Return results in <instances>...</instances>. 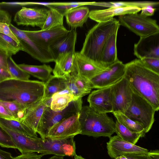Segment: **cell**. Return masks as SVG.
Wrapping results in <instances>:
<instances>
[{
    "mask_svg": "<svg viewBox=\"0 0 159 159\" xmlns=\"http://www.w3.org/2000/svg\"><path fill=\"white\" fill-rule=\"evenodd\" d=\"M126 78L133 92L159 109V74L146 68L139 59L125 64Z\"/></svg>",
    "mask_w": 159,
    "mask_h": 159,
    "instance_id": "6da1fadb",
    "label": "cell"
},
{
    "mask_svg": "<svg viewBox=\"0 0 159 159\" xmlns=\"http://www.w3.org/2000/svg\"><path fill=\"white\" fill-rule=\"evenodd\" d=\"M44 83L10 79L0 83V101L16 102L26 108L43 99Z\"/></svg>",
    "mask_w": 159,
    "mask_h": 159,
    "instance_id": "7a4b0ae2",
    "label": "cell"
},
{
    "mask_svg": "<svg viewBox=\"0 0 159 159\" xmlns=\"http://www.w3.org/2000/svg\"><path fill=\"white\" fill-rule=\"evenodd\" d=\"M120 25L118 20L114 18L107 21L98 23L86 34L80 52L102 67L100 60L103 48L110 36L118 30Z\"/></svg>",
    "mask_w": 159,
    "mask_h": 159,
    "instance_id": "3957f363",
    "label": "cell"
},
{
    "mask_svg": "<svg viewBox=\"0 0 159 159\" xmlns=\"http://www.w3.org/2000/svg\"><path fill=\"white\" fill-rule=\"evenodd\" d=\"M79 121L82 135L109 138L115 132V122L112 118L107 114L96 112L89 106L82 107Z\"/></svg>",
    "mask_w": 159,
    "mask_h": 159,
    "instance_id": "277c9868",
    "label": "cell"
},
{
    "mask_svg": "<svg viewBox=\"0 0 159 159\" xmlns=\"http://www.w3.org/2000/svg\"><path fill=\"white\" fill-rule=\"evenodd\" d=\"M82 98L72 101L67 107L62 111H54L52 110L50 106L45 110L38 125L37 133L41 138H46L51 129L57 124L62 120L79 113L82 107Z\"/></svg>",
    "mask_w": 159,
    "mask_h": 159,
    "instance_id": "5b68a950",
    "label": "cell"
},
{
    "mask_svg": "<svg viewBox=\"0 0 159 159\" xmlns=\"http://www.w3.org/2000/svg\"><path fill=\"white\" fill-rule=\"evenodd\" d=\"M155 112L149 102L133 92L130 103L124 114L132 120L141 125L146 134L151 129L154 123Z\"/></svg>",
    "mask_w": 159,
    "mask_h": 159,
    "instance_id": "8992f818",
    "label": "cell"
},
{
    "mask_svg": "<svg viewBox=\"0 0 159 159\" xmlns=\"http://www.w3.org/2000/svg\"><path fill=\"white\" fill-rule=\"evenodd\" d=\"M120 25L128 28L140 37L159 32L157 21L138 13L119 16Z\"/></svg>",
    "mask_w": 159,
    "mask_h": 159,
    "instance_id": "52a82bcc",
    "label": "cell"
},
{
    "mask_svg": "<svg viewBox=\"0 0 159 159\" xmlns=\"http://www.w3.org/2000/svg\"><path fill=\"white\" fill-rule=\"evenodd\" d=\"M10 28L19 41L22 51L41 62H54L55 59L50 50L41 47L31 40L23 30L19 29L11 23Z\"/></svg>",
    "mask_w": 159,
    "mask_h": 159,
    "instance_id": "ba28073f",
    "label": "cell"
},
{
    "mask_svg": "<svg viewBox=\"0 0 159 159\" xmlns=\"http://www.w3.org/2000/svg\"><path fill=\"white\" fill-rule=\"evenodd\" d=\"M125 71V64L118 60L89 80L92 89L112 86L124 76Z\"/></svg>",
    "mask_w": 159,
    "mask_h": 159,
    "instance_id": "9c48e42d",
    "label": "cell"
},
{
    "mask_svg": "<svg viewBox=\"0 0 159 159\" xmlns=\"http://www.w3.org/2000/svg\"><path fill=\"white\" fill-rule=\"evenodd\" d=\"M133 93V91L125 76L111 86L112 112L117 111L124 113L129 106Z\"/></svg>",
    "mask_w": 159,
    "mask_h": 159,
    "instance_id": "30bf717a",
    "label": "cell"
},
{
    "mask_svg": "<svg viewBox=\"0 0 159 159\" xmlns=\"http://www.w3.org/2000/svg\"><path fill=\"white\" fill-rule=\"evenodd\" d=\"M23 31L31 40L38 45L50 50V47L66 35L69 30L66 29L63 25L46 30Z\"/></svg>",
    "mask_w": 159,
    "mask_h": 159,
    "instance_id": "8fae6325",
    "label": "cell"
},
{
    "mask_svg": "<svg viewBox=\"0 0 159 159\" xmlns=\"http://www.w3.org/2000/svg\"><path fill=\"white\" fill-rule=\"evenodd\" d=\"M79 113L63 119L56 124L50 129L46 137L61 139L81 134Z\"/></svg>",
    "mask_w": 159,
    "mask_h": 159,
    "instance_id": "7c38bea8",
    "label": "cell"
},
{
    "mask_svg": "<svg viewBox=\"0 0 159 159\" xmlns=\"http://www.w3.org/2000/svg\"><path fill=\"white\" fill-rule=\"evenodd\" d=\"M109 139L107 143V152L113 159L121 156L146 154L149 151L147 149L123 140L117 135L111 136Z\"/></svg>",
    "mask_w": 159,
    "mask_h": 159,
    "instance_id": "4fadbf2b",
    "label": "cell"
},
{
    "mask_svg": "<svg viewBox=\"0 0 159 159\" xmlns=\"http://www.w3.org/2000/svg\"><path fill=\"white\" fill-rule=\"evenodd\" d=\"M48 13L46 8H30L23 7L15 14L14 21L18 25L35 26L41 29Z\"/></svg>",
    "mask_w": 159,
    "mask_h": 159,
    "instance_id": "5bb4252c",
    "label": "cell"
},
{
    "mask_svg": "<svg viewBox=\"0 0 159 159\" xmlns=\"http://www.w3.org/2000/svg\"><path fill=\"white\" fill-rule=\"evenodd\" d=\"M134 54L139 59L159 58V32L140 37L134 46Z\"/></svg>",
    "mask_w": 159,
    "mask_h": 159,
    "instance_id": "9a60e30c",
    "label": "cell"
},
{
    "mask_svg": "<svg viewBox=\"0 0 159 159\" xmlns=\"http://www.w3.org/2000/svg\"><path fill=\"white\" fill-rule=\"evenodd\" d=\"M89 106L96 112L107 114L113 112L111 86L92 91L87 98Z\"/></svg>",
    "mask_w": 159,
    "mask_h": 159,
    "instance_id": "2e32d148",
    "label": "cell"
},
{
    "mask_svg": "<svg viewBox=\"0 0 159 159\" xmlns=\"http://www.w3.org/2000/svg\"><path fill=\"white\" fill-rule=\"evenodd\" d=\"M1 126L11 136L16 149L21 154L34 152L43 153L41 145V138L30 137Z\"/></svg>",
    "mask_w": 159,
    "mask_h": 159,
    "instance_id": "e0dca14e",
    "label": "cell"
},
{
    "mask_svg": "<svg viewBox=\"0 0 159 159\" xmlns=\"http://www.w3.org/2000/svg\"><path fill=\"white\" fill-rule=\"evenodd\" d=\"M106 69L87 58L80 52H75L73 70L72 72L89 80Z\"/></svg>",
    "mask_w": 159,
    "mask_h": 159,
    "instance_id": "ac0fdd59",
    "label": "cell"
},
{
    "mask_svg": "<svg viewBox=\"0 0 159 159\" xmlns=\"http://www.w3.org/2000/svg\"><path fill=\"white\" fill-rule=\"evenodd\" d=\"M141 8L132 7H109L103 10H92L90 11L89 17L98 23L105 22L113 19L115 16L137 13Z\"/></svg>",
    "mask_w": 159,
    "mask_h": 159,
    "instance_id": "d6986e66",
    "label": "cell"
},
{
    "mask_svg": "<svg viewBox=\"0 0 159 159\" xmlns=\"http://www.w3.org/2000/svg\"><path fill=\"white\" fill-rule=\"evenodd\" d=\"M51 99H43L26 108L21 122L37 133V129L41 118L45 109L50 106Z\"/></svg>",
    "mask_w": 159,
    "mask_h": 159,
    "instance_id": "ffe728a7",
    "label": "cell"
},
{
    "mask_svg": "<svg viewBox=\"0 0 159 159\" xmlns=\"http://www.w3.org/2000/svg\"><path fill=\"white\" fill-rule=\"evenodd\" d=\"M77 37V33L76 30L71 29L66 35L50 47V51L55 60L60 54L75 52Z\"/></svg>",
    "mask_w": 159,
    "mask_h": 159,
    "instance_id": "44dd1931",
    "label": "cell"
},
{
    "mask_svg": "<svg viewBox=\"0 0 159 159\" xmlns=\"http://www.w3.org/2000/svg\"><path fill=\"white\" fill-rule=\"evenodd\" d=\"M118 31V30H116L110 36L103 48L100 65L104 68L106 69L119 60L116 47Z\"/></svg>",
    "mask_w": 159,
    "mask_h": 159,
    "instance_id": "7402d4cb",
    "label": "cell"
},
{
    "mask_svg": "<svg viewBox=\"0 0 159 159\" xmlns=\"http://www.w3.org/2000/svg\"><path fill=\"white\" fill-rule=\"evenodd\" d=\"M89 10L84 6H80L66 12L64 14L66 23L71 29L81 27L89 17Z\"/></svg>",
    "mask_w": 159,
    "mask_h": 159,
    "instance_id": "603a6c76",
    "label": "cell"
},
{
    "mask_svg": "<svg viewBox=\"0 0 159 159\" xmlns=\"http://www.w3.org/2000/svg\"><path fill=\"white\" fill-rule=\"evenodd\" d=\"M75 52L61 54L57 57L54 61L55 65L52 71L54 75L64 77L72 72Z\"/></svg>",
    "mask_w": 159,
    "mask_h": 159,
    "instance_id": "cb8c5ba5",
    "label": "cell"
},
{
    "mask_svg": "<svg viewBox=\"0 0 159 159\" xmlns=\"http://www.w3.org/2000/svg\"><path fill=\"white\" fill-rule=\"evenodd\" d=\"M66 138L53 139L46 137L41 139V145L43 156L48 154H53L64 157L65 143Z\"/></svg>",
    "mask_w": 159,
    "mask_h": 159,
    "instance_id": "d4e9b609",
    "label": "cell"
},
{
    "mask_svg": "<svg viewBox=\"0 0 159 159\" xmlns=\"http://www.w3.org/2000/svg\"><path fill=\"white\" fill-rule=\"evenodd\" d=\"M44 86L43 99H51L54 95L66 90V79L65 77H57L52 75L48 80L44 83Z\"/></svg>",
    "mask_w": 159,
    "mask_h": 159,
    "instance_id": "484cf974",
    "label": "cell"
},
{
    "mask_svg": "<svg viewBox=\"0 0 159 159\" xmlns=\"http://www.w3.org/2000/svg\"><path fill=\"white\" fill-rule=\"evenodd\" d=\"M23 70L30 75L37 78L45 83L52 75V69L49 65H32L22 64L18 65Z\"/></svg>",
    "mask_w": 159,
    "mask_h": 159,
    "instance_id": "4316f807",
    "label": "cell"
},
{
    "mask_svg": "<svg viewBox=\"0 0 159 159\" xmlns=\"http://www.w3.org/2000/svg\"><path fill=\"white\" fill-rule=\"evenodd\" d=\"M158 2L143 1H119L111 2H93L91 5L102 6L108 8L119 7H132L142 8L148 6L152 7L158 6Z\"/></svg>",
    "mask_w": 159,
    "mask_h": 159,
    "instance_id": "83f0119b",
    "label": "cell"
},
{
    "mask_svg": "<svg viewBox=\"0 0 159 159\" xmlns=\"http://www.w3.org/2000/svg\"><path fill=\"white\" fill-rule=\"evenodd\" d=\"M0 125L11 130L30 137H37L36 133L20 121L0 117Z\"/></svg>",
    "mask_w": 159,
    "mask_h": 159,
    "instance_id": "f1b7e54d",
    "label": "cell"
},
{
    "mask_svg": "<svg viewBox=\"0 0 159 159\" xmlns=\"http://www.w3.org/2000/svg\"><path fill=\"white\" fill-rule=\"evenodd\" d=\"M117 135L123 140L135 144L140 138L144 137V132H132L120 124L116 120L115 122V132Z\"/></svg>",
    "mask_w": 159,
    "mask_h": 159,
    "instance_id": "f546056e",
    "label": "cell"
},
{
    "mask_svg": "<svg viewBox=\"0 0 159 159\" xmlns=\"http://www.w3.org/2000/svg\"><path fill=\"white\" fill-rule=\"evenodd\" d=\"M48 7V16L41 30H48L63 26L64 15L54 7Z\"/></svg>",
    "mask_w": 159,
    "mask_h": 159,
    "instance_id": "4dcf8cb0",
    "label": "cell"
},
{
    "mask_svg": "<svg viewBox=\"0 0 159 159\" xmlns=\"http://www.w3.org/2000/svg\"><path fill=\"white\" fill-rule=\"evenodd\" d=\"M73 101L74 100L73 96L67 92L61 94L58 93L52 96L50 107L54 111H62Z\"/></svg>",
    "mask_w": 159,
    "mask_h": 159,
    "instance_id": "1f68e13d",
    "label": "cell"
},
{
    "mask_svg": "<svg viewBox=\"0 0 159 159\" xmlns=\"http://www.w3.org/2000/svg\"><path fill=\"white\" fill-rule=\"evenodd\" d=\"M112 113L118 122L130 130L135 132H145L144 129L141 125L132 120L124 113L117 111Z\"/></svg>",
    "mask_w": 159,
    "mask_h": 159,
    "instance_id": "d6a6232c",
    "label": "cell"
},
{
    "mask_svg": "<svg viewBox=\"0 0 159 159\" xmlns=\"http://www.w3.org/2000/svg\"><path fill=\"white\" fill-rule=\"evenodd\" d=\"M0 47L12 56L20 51H22L19 43L11 37L0 33Z\"/></svg>",
    "mask_w": 159,
    "mask_h": 159,
    "instance_id": "836d02e7",
    "label": "cell"
},
{
    "mask_svg": "<svg viewBox=\"0 0 159 159\" xmlns=\"http://www.w3.org/2000/svg\"><path fill=\"white\" fill-rule=\"evenodd\" d=\"M0 103L5 106L13 116L15 120L22 122L24 117L26 108L16 102L0 101Z\"/></svg>",
    "mask_w": 159,
    "mask_h": 159,
    "instance_id": "e575fe53",
    "label": "cell"
},
{
    "mask_svg": "<svg viewBox=\"0 0 159 159\" xmlns=\"http://www.w3.org/2000/svg\"><path fill=\"white\" fill-rule=\"evenodd\" d=\"M8 71L12 79L20 80H28L30 75L22 70L14 61L11 56H10L7 59Z\"/></svg>",
    "mask_w": 159,
    "mask_h": 159,
    "instance_id": "d590c367",
    "label": "cell"
},
{
    "mask_svg": "<svg viewBox=\"0 0 159 159\" xmlns=\"http://www.w3.org/2000/svg\"><path fill=\"white\" fill-rule=\"evenodd\" d=\"M65 77L66 81V90L68 93L73 96L74 101L82 98V97L87 95L77 86L72 74H70Z\"/></svg>",
    "mask_w": 159,
    "mask_h": 159,
    "instance_id": "8d00e7d4",
    "label": "cell"
},
{
    "mask_svg": "<svg viewBox=\"0 0 159 159\" xmlns=\"http://www.w3.org/2000/svg\"><path fill=\"white\" fill-rule=\"evenodd\" d=\"M92 2H56L52 7L63 15L66 11L77 7L86 5H91Z\"/></svg>",
    "mask_w": 159,
    "mask_h": 159,
    "instance_id": "74e56055",
    "label": "cell"
},
{
    "mask_svg": "<svg viewBox=\"0 0 159 159\" xmlns=\"http://www.w3.org/2000/svg\"><path fill=\"white\" fill-rule=\"evenodd\" d=\"M70 74L73 76L75 83L80 89L87 95L90 93L92 88L89 80L75 73Z\"/></svg>",
    "mask_w": 159,
    "mask_h": 159,
    "instance_id": "f35d334b",
    "label": "cell"
},
{
    "mask_svg": "<svg viewBox=\"0 0 159 159\" xmlns=\"http://www.w3.org/2000/svg\"><path fill=\"white\" fill-rule=\"evenodd\" d=\"M0 146L2 147L16 149L12 139L0 125Z\"/></svg>",
    "mask_w": 159,
    "mask_h": 159,
    "instance_id": "ab89813d",
    "label": "cell"
},
{
    "mask_svg": "<svg viewBox=\"0 0 159 159\" xmlns=\"http://www.w3.org/2000/svg\"><path fill=\"white\" fill-rule=\"evenodd\" d=\"M140 60L146 68L152 71L159 74V58H148Z\"/></svg>",
    "mask_w": 159,
    "mask_h": 159,
    "instance_id": "60d3db41",
    "label": "cell"
},
{
    "mask_svg": "<svg viewBox=\"0 0 159 159\" xmlns=\"http://www.w3.org/2000/svg\"><path fill=\"white\" fill-rule=\"evenodd\" d=\"M10 24L4 22H0V33L11 37L19 43L18 40L10 28Z\"/></svg>",
    "mask_w": 159,
    "mask_h": 159,
    "instance_id": "b9f144b4",
    "label": "cell"
},
{
    "mask_svg": "<svg viewBox=\"0 0 159 159\" xmlns=\"http://www.w3.org/2000/svg\"><path fill=\"white\" fill-rule=\"evenodd\" d=\"M10 56L6 50L0 47V67L8 71L7 59Z\"/></svg>",
    "mask_w": 159,
    "mask_h": 159,
    "instance_id": "7bdbcfd3",
    "label": "cell"
},
{
    "mask_svg": "<svg viewBox=\"0 0 159 159\" xmlns=\"http://www.w3.org/2000/svg\"><path fill=\"white\" fill-rule=\"evenodd\" d=\"M43 156L42 154H38L35 152L27 153L13 157L12 159H41Z\"/></svg>",
    "mask_w": 159,
    "mask_h": 159,
    "instance_id": "ee69618b",
    "label": "cell"
},
{
    "mask_svg": "<svg viewBox=\"0 0 159 159\" xmlns=\"http://www.w3.org/2000/svg\"><path fill=\"white\" fill-rule=\"evenodd\" d=\"M0 117L11 120H15L12 114L3 105L0 103Z\"/></svg>",
    "mask_w": 159,
    "mask_h": 159,
    "instance_id": "f6af8a7d",
    "label": "cell"
},
{
    "mask_svg": "<svg viewBox=\"0 0 159 159\" xmlns=\"http://www.w3.org/2000/svg\"><path fill=\"white\" fill-rule=\"evenodd\" d=\"M156 9L150 6H146L141 8V12L140 14L145 16H152Z\"/></svg>",
    "mask_w": 159,
    "mask_h": 159,
    "instance_id": "bcb514c9",
    "label": "cell"
},
{
    "mask_svg": "<svg viewBox=\"0 0 159 159\" xmlns=\"http://www.w3.org/2000/svg\"><path fill=\"white\" fill-rule=\"evenodd\" d=\"M11 78V76L8 71L0 67V83Z\"/></svg>",
    "mask_w": 159,
    "mask_h": 159,
    "instance_id": "7dc6e473",
    "label": "cell"
},
{
    "mask_svg": "<svg viewBox=\"0 0 159 159\" xmlns=\"http://www.w3.org/2000/svg\"><path fill=\"white\" fill-rule=\"evenodd\" d=\"M148 159H159V151L158 150H152L147 153Z\"/></svg>",
    "mask_w": 159,
    "mask_h": 159,
    "instance_id": "c3c4849f",
    "label": "cell"
},
{
    "mask_svg": "<svg viewBox=\"0 0 159 159\" xmlns=\"http://www.w3.org/2000/svg\"><path fill=\"white\" fill-rule=\"evenodd\" d=\"M127 159H148L146 154H131L125 156Z\"/></svg>",
    "mask_w": 159,
    "mask_h": 159,
    "instance_id": "681fc988",
    "label": "cell"
},
{
    "mask_svg": "<svg viewBox=\"0 0 159 159\" xmlns=\"http://www.w3.org/2000/svg\"><path fill=\"white\" fill-rule=\"evenodd\" d=\"M13 157L11 153L0 148V159H12Z\"/></svg>",
    "mask_w": 159,
    "mask_h": 159,
    "instance_id": "f907efd6",
    "label": "cell"
},
{
    "mask_svg": "<svg viewBox=\"0 0 159 159\" xmlns=\"http://www.w3.org/2000/svg\"><path fill=\"white\" fill-rule=\"evenodd\" d=\"M48 159H64L63 157L62 156H57L56 155Z\"/></svg>",
    "mask_w": 159,
    "mask_h": 159,
    "instance_id": "816d5d0a",
    "label": "cell"
},
{
    "mask_svg": "<svg viewBox=\"0 0 159 159\" xmlns=\"http://www.w3.org/2000/svg\"><path fill=\"white\" fill-rule=\"evenodd\" d=\"M74 159H86L83 158L81 156L77 155L76 154L74 156Z\"/></svg>",
    "mask_w": 159,
    "mask_h": 159,
    "instance_id": "f5cc1de1",
    "label": "cell"
},
{
    "mask_svg": "<svg viewBox=\"0 0 159 159\" xmlns=\"http://www.w3.org/2000/svg\"><path fill=\"white\" fill-rule=\"evenodd\" d=\"M115 159H127V158L125 156H121L117 157Z\"/></svg>",
    "mask_w": 159,
    "mask_h": 159,
    "instance_id": "db71d44e",
    "label": "cell"
},
{
    "mask_svg": "<svg viewBox=\"0 0 159 159\" xmlns=\"http://www.w3.org/2000/svg\"><path fill=\"white\" fill-rule=\"evenodd\" d=\"M2 4L1 2H0V5Z\"/></svg>",
    "mask_w": 159,
    "mask_h": 159,
    "instance_id": "11a10c76",
    "label": "cell"
}]
</instances>
